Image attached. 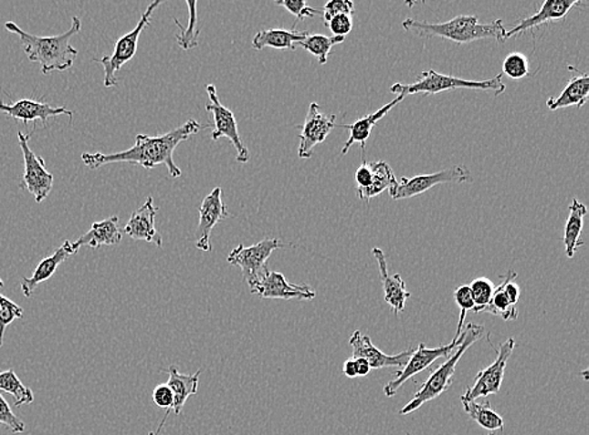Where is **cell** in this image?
<instances>
[{
	"label": "cell",
	"instance_id": "obj_9",
	"mask_svg": "<svg viewBox=\"0 0 589 435\" xmlns=\"http://www.w3.org/2000/svg\"><path fill=\"white\" fill-rule=\"evenodd\" d=\"M290 246V243H284L279 239H266L259 241L256 245L246 247L239 245L236 247L227 256V263L230 265L239 266L242 270L244 280L247 285L253 284L264 270L267 269V263L276 250Z\"/></svg>",
	"mask_w": 589,
	"mask_h": 435
},
{
	"label": "cell",
	"instance_id": "obj_21",
	"mask_svg": "<svg viewBox=\"0 0 589 435\" xmlns=\"http://www.w3.org/2000/svg\"><path fill=\"white\" fill-rule=\"evenodd\" d=\"M77 253H79V250H76L73 243L69 240L65 241V243L59 249H57L53 255L46 257L38 264L31 277H23L21 283L23 295L31 297L39 284L46 283L47 280L51 279L59 265L65 263L69 256L76 255Z\"/></svg>",
	"mask_w": 589,
	"mask_h": 435
},
{
	"label": "cell",
	"instance_id": "obj_35",
	"mask_svg": "<svg viewBox=\"0 0 589 435\" xmlns=\"http://www.w3.org/2000/svg\"><path fill=\"white\" fill-rule=\"evenodd\" d=\"M503 73L509 78L519 80L525 78L531 73L529 59L521 53L514 52L505 57L503 62Z\"/></svg>",
	"mask_w": 589,
	"mask_h": 435
},
{
	"label": "cell",
	"instance_id": "obj_44",
	"mask_svg": "<svg viewBox=\"0 0 589 435\" xmlns=\"http://www.w3.org/2000/svg\"><path fill=\"white\" fill-rule=\"evenodd\" d=\"M343 374L347 378H350V379H353V378L357 377L356 360H354L353 357L352 359L344 361Z\"/></svg>",
	"mask_w": 589,
	"mask_h": 435
},
{
	"label": "cell",
	"instance_id": "obj_40",
	"mask_svg": "<svg viewBox=\"0 0 589 435\" xmlns=\"http://www.w3.org/2000/svg\"><path fill=\"white\" fill-rule=\"evenodd\" d=\"M0 426H5L12 433H23L26 430V424L13 413L2 394H0Z\"/></svg>",
	"mask_w": 589,
	"mask_h": 435
},
{
	"label": "cell",
	"instance_id": "obj_47",
	"mask_svg": "<svg viewBox=\"0 0 589 435\" xmlns=\"http://www.w3.org/2000/svg\"><path fill=\"white\" fill-rule=\"evenodd\" d=\"M149 435H157V434L153 433V431H150Z\"/></svg>",
	"mask_w": 589,
	"mask_h": 435
},
{
	"label": "cell",
	"instance_id": "obj_20",
	"mask_svg": "<svg viewBox=\"0 0 589 435\" xmlns=\"http://www.w3.org/2000/svg\"><path fill=\"white\" fill-rule=\"evenodd\" d=\"M373 254L374 259L377 261L378 269H380L381 280H383L384 291V301L391 306L394 313L398 316V313L405 310L407 300L410 299V291H407L406 284H405L400 274H394V275L388 274L387 261L384 251L378 249V247H373Z\"/></svg>",
	"mask_w": 589,
	"mask_h": 435
},
{
	"label": "cell",
	"instance_id": "obj_14",
	"mask_svg": "<svg viewBox=\"0 0 589 435\" xmlns=\"http://www.w3.org/2000/svg\"><path fill=\"white\" fill-rule=\"evenodd\" d=\"M336 126V116L324 115L318 103H310L300 135L298 156L303 160L310 159L314 147L323 143Z\"/></svg>",
	"mask_w": 589,
	"mask_h": 435
},
{
	"label": "cell",
	"instance_id": "obj_42",
	"mask_svg": "<svg viewBox=\"0 0 589 435\" xmlns=\"http://www.w3.org/2000/svg\"><path fill=\"white\" fill-rule=\"evenodd\" d=\"M326 26L333 33V36L346 38L353 28V16L348 15L336 16Z\"/></svg>",
	"mask_w": 589,
	"mask_h": 435
},
{
	"label": "cell",
	"instance_id": "obj_36",
	"mask_svg": "<svg viewBox=\"0 0 589 435\" xmlns=\"http://www.w3.org/2000/svg\"><path fill=\"white\" fill-rule=\"evenodd\" d=\"M22 307L0 294V347H3L6 326H11L13 321L16 319H22Z\"/></svg>",
	"mask_w": 589,
	"mask_h": 435
},
{
	"label": "cell",
	"instance_id": "obj_23",
	"mask_svg": "<svg viewBox=\"0 0 589 435\" xmlns=\"http://www.w3.org/2000/svg\"><path fill=\"white\" fill-rule=\"evenodd\" d=\"M406 98L405 96H397L396 98L391 100L390 103L384 105L383 109L376 110V112L371 113L363 117V119H357L356 122H353L352 125H342V129L350 130V137H348L347 142L344 143L342 152L341 155H347L348 150L354 145V143H361V149L363 152L366 150V143L368 139H370L371 132L373 129L376 126L378 120L383 119L384 116L390 112L394 107H396L398 103L403 102Z\"/></svg>",
	"mask_w": 589,
	"mask_h": 435
},
{
	"label": "cell",
	"instance_id": "obj_34",
	"mask_svg": "<svg viewBox=\"0 0 589 435\" xmlns=\"http://www.w3.org/2000/svg\"><path fill=\"white\" fill-rule=\"evenodd\" d=\"M468 287H470L471 296L474 300V313H484L493 297L495 290L493 281L487 279V277H478V279L471 281Z\"/></svg>",
	"mask_w": 589,
	"mask_h": 435
},
{
	"label": "cell",
	"instance_id": "obj_29",
	"mask_svg": "<svg viewBox=\"0 0 589 435\" xmlns=\"http://www.w3.org/2000/svg\"><path fill=\"white\" fill-rule=\"evenodd\" d=\"M465 411L471 419L488 431L504 430V419L491 408L489 401L478 403L477 400L463 404Z\"/></svg>",
	"mask_w": 589,
	"mask_h": 435
},
{
	"label": "cell",
	"instance_id": "obj_8",
	"mask_svg": "<svg viewBox=\"0 0 589 435\" xmlns=\"http://www.w3.org/2000/svg\"><path fill=\"white\" fill-rule=\"evenodd\" d=\"M515 349L514 337H509L497 350V359L485 369L479 371L473 386L468 387L467 391L460 397L461 403H470L479 398L494 396L500 391L505 376L507 364Z\"/></svg>",
	"mask_w": 589,
	"mask_h": 435
},
{
	"label": "cell",
	"instance_id": "obj_3",
	"mask_svg": "<svg viewBox=\"0 0 589 435\" xmlns=\"http://www.w3.org/2000/svg\"><path fill=\"white\" fill-rule=\"evenodd\" d=\"M403 26L407 32H413L423 38L438 36L458 45L480 39H495L504 43L505 35H507V28L500 19L484 25L479 22L478 16H458L444 23H426L423 20L407 18L404 20Z\"/></svg>",
	"mask_w": 589,
	"mask_h": 435
},
{
	"label": "cell",
	"instance_id": "obj_1",
	"mask_svg": "<svg viewBox=\"0 0 589 435\" xmlns=\"http://www.w3.org/2000/svg\"><path fill=\"white\" fill-rule=\"evenodd\" d=\"M202 125L195 119H189L183 126L170 130L163 136L137 135L135 145L122 152L110 153H83V163L89 169L96 170L109 163H133L150 170L159 165H165L170 176L176 179L182 176V170L174 162V150L180 143L193 135L199 133Z\"/></svg>",
	"mask_w": 589,
	"mask_h": 435
},
{
	"label": "cell",
	"instance_id": "obj_46",
	"mask_svg": "<svg viewBox=\"0 0 589 435\" xmlns=\"http://www.w3.org/2000/svg\"><path fill=\"white\" fill-rule=\"evenodd\" d=\"M2 287H5V283H3V280L0 279V289H2Z\"/></svg>",
	"mask_w": 589,
	"mask_h": 435
},
{
	"label": "cell",
	"instance_id": "obj_24",
	"mask_svg": "<svg viewBox=\"0 0 589 435\" xmlns=\"http://www.w3.org/2000/svg\"><path fill=\"white\" fill-rule=\"evenodd\" d=\"M310 32H298V30L288 29H266L259 30L254 36L252 47L256 50L264 48L296 50L297 43L302 42Z\"/></svg>",
	"mask_w": 589,
	"mask_h": 435
},
{
	"label": "cell",
	"instance_id": "obj_16",
	"mask_svg": "<svg viewBox=\"0 0 589 435\" xmlns=\"http://www.w3.org/2000/svg\"><path fill=\"white\" fill-rule=\"evenodd\" d=\"M350 346L353 349V359H364L370 364L371 369H384V368H400L403 369L410 359L413 349L401 351L397 356H387L384 351L373 346V340L368 336H363L360 330L354 331L350 337Z\"/></svg>",
	"mask_w": 589,
	"mask_h": 435
},
{
	"label": "cell",
	"instance_id": "obj_19",
	"mask_svg": "<svg viewBox=\"0 0 589 435\" xmlns=\"http://www.w3.org/2000/svg\"><path fill=\"white\" fill-rule=\"evenodd\" d=\"M156 212L157 209L153 206V199L149 197L140 209L133 211L123 233L133 240L153 243L162 247L163 237L155 227Z\"/></svg>",
	"mask_w": 589,
	"mask_h": 435
},
{
	"label": "cell",
	"instance_id": "obj_6",
	"mask_svg": "<svg viewBox=\"0 0 589 435\" xmlns=\"http://www.w3.org/2000/svg\"><path fill=\"white\" fill-rule=\"evenodd\" d=\"M163 5L162 0H155L152 5L147 6L145 12L142 13V19L139 20L135 28L127 35L122 36L121 38L117 40L115 50L111 56L102 57L101 59H96L105 69V79L103 85L106 88L117 86V72L126 65L129 60H131L136 55L137 45H139L140 36L147 26L152 25V16L155 12L157 6Z\"/></svg>",
	"mask_w": 589,
	"mask_h": 435
},
{
	"label": "cell",
	"instance_id": "obj_39",
	"mask_svg": "<svg viewBox=\"0 0 589 435\" xmlns=\"http://www.w3.org/2000/svg\"><path fill=\"white\" fill-rule=\"evenodd\" d=\"M276 5L284 6L290 15L296 16L297 23L306 18H313L321 13L320 10L308 5L304 0H278Z\"/></svg>",
	"mask_w": 589,
	"mask_h": 435
},
{
	"label": "cell",
	"instance_id": "obj_27",
	"mask_svg": "<svg viewBox=\"0 0 589 435\" xmlns=\"http://www.w3.org/2000/svg\"><path fill=\"white\" fill-rule=\"evenodd\" d=\"M589 96V77L575 76L569 80L557 98H549L547 107L551 110L567 109V107H584Z\"/></svg>",
	"mask_w": 589,
	"mask_h": 435
},
{
	"label": "cell",
	"instance_id": "obj_13",
	"mask_svg": "<svg viewBox=\"0 0 589 435\" xmlns=\"http://www.w3.org/2000/svg\"><path fill=\"white\" fill-rule=\"evenodd\" d=\"M250 293L262 297V299L273 300H313L316 297V291L307 284L304 285H294L287 280L282 273L278 271L264 270L262 275L258 277L253 284H250Z\"/></svg>",
	"mask_w": 589,
	"mask_h": 435
},
{
	"label": "cell",
	"instance_id": "obj_4",
	"mask_svg": "<svg viewBox=\"0 0 589 435\" xmlns=\"http://www.w3.org/2000/svg\"><path fill=\"white\" fill-rule=\"evenodd\" d=\"M483 334L484 326L468 323L463 333H461L460 344L455 347L453 354L447 357L443 366L438 367L436 370L430 374V377L415 394L413 400L408 401L406 406L401 409V416L414 413V411L420 409L424 404L436 399L441 394L445 393L453 384L455 370H457L458 361L463 357L465 351H468V347L480 340Z\"/></svg>",
	"mask_w": 589,
	"mask_h": 435
},
{
	"label": "cell",
	"instance_id": "obj_45",
	"mask_svg": "<svg viewBox=\"0 0 589 435\" xmlns=\"http://www.w3.org/2000/svg\"><path fill=\"white\" fill-rule=\"evenodd\" d=\"M356 360L357 367V377H366L370 374L371 369L370 364L367 363L364 359H354Z\"/></svg>",
	"mask_w": 589,
	"mask_h": 435
},
{
	"label": "cell",
	"instance_id": "obj_30",
	"mask_svg": "<svg viewBox=\"0 0 589 435\" xmlns=\"http://www.w3.org/2000/svg\"><path fill=\"white\" fill-rule=\"evenodd\" d=\"M0 390L11 394L15 398L16 408L25 406V404H32L35 400L31 388L26 387L13 369L0 370Z\"/></svg>",
	"mask_w": 589,
	"mask_h": 435
},
{
	"label": "cell",
	"instance_id": "obj_22",
	"mask_svg": "<svg viewBox=\"0 0 589 435\" xmlns=\"http://www.w3.org/2000/svg\"><path fill=\"white\" fill-rule=\"evenodd\" d=\"M123 230L120 227V220L117 216L110 217L100 223H93L91 229L87 231L85 235L79 240L73 241L76 250L82 246H89L92 249H99L103 245H119L121 243Z\"/></svg>",
	"mask_w": 589,
	"mask_h": 435
},
{
	"label": "cell",
	"instance_id": "obj_17",
	"mask_svg": "<svg viewBox=\"0 0 589 435\" xmlns=\"http://www.w3.org/2000/svg\"><path fill=\"white\" fill-rule=\"evenodd\" d=\"M0 113L11 117L13 119L21 120V122H37L41 120L43 125H47V120L52 117L66 115L72 119V110L67 109L66 107H52L46 102H39L35 99H19L11 105L0 100Z\"/></svg>",
	"mask_w": 589,
	"mask_h": 435
},
{
	"label": "cell",
	"instance_id": "obj_5",
	"mask_svg": "<svg viewBox=\"0 0 589 435\" xmlns=\"http://www.w3.org/2000/svg\"><path fill=\"white\" fill-rule=\"evenodd\" d=\"M503 73L494 77V78L484 80H470L458 78V77L441 75L434 69H426L421 72L417 79L410 85H396L391 86V92L397 96H410L417 95V93H424V95H436V93L445 92V90H455L461 88L474 89V90H493L495 96L504 93L507 86L501 82Z\"/></svg>",
	"mask_w": 589,
	"mask_h": 435
},
{
	"label": "cell",
	"instance_id": "obj_25",
	"mask_svg": "<svg viewBox=\"0 0 589 435\" xmlns=\"http://www.w3.org/2000/svg\"><path fill=\"white\" fill-rule=\"evenodd\" d=\"M587 215V206L581 201L574 199L569 206V216L564 227V246L565 255L572 259L577 253L579 247L584 245L582 240V231H584V220Z\"/></svg>",
	"mask_w": 589,
	"mask_h": 435
},
{
	"label": "cell",
	"instance_id": "obj_2",
	"mask_svg": "<svg viewBox=\"0 0 589 435\" xmlns=\"http://www.w3.org/2000/svg\"><path fill=\"white\" fill-rule=\"evenodd\" d=\"M5 29L19 36L26 58L31 62L41 63L43 75H49L53 70L63 72L71 68L76 57L79 56V50L71 45L72 36L82 29V22L79 16H73L71 28L59 36L29 35L13 22H6Z\"/></svg>",
	"mask_w": 589,
	"mask_h": 435
},
{
	"label": "cell",
	"instance_id": "obj_15",
	"mask_svg": "<svg viewBox=\"0 0 589 435\" xmlns=\"http://www.w3.org/2000/svg\"><path fill=\"white\" fill-rule=\"evenodd\" d=\"M199 212V225H197L195 233L196 247L199 250L209 253V251H212L210 235H212L214 227L230 216L226 203L223 201V190L220 187H216L203 200Z\"/></svg>",
	"mask_w": 589,
	"mask_h": 435
},
{
	"label": "cell",
	"instance_id": "obj_48",
	"mask_svg": "<svg viewBox=\"0 0 589 435\" xmlns=\"http://www.w3.org/2000/svg\"><path fill=\"white\" fill-rule=\"evenodd\" d=\"M488 435H494L493 433H489Z\"/></svg>",
	"mask_w": 589,
	"mask_h": 435
},
{
	"label": "cell",
	"instance_id": "obj_12",
	"mask_svg": "<svg viewBox=\"0 0 589 435\" xmlns=\"http://www.w3.org/2000/svg\"><path fill=\"white\" fill-rule=\"evenodd\" d=\"M460 341L461 336L458 340L453 339L451 344H448V346L426 347L424 343H421L417 349L414 350L413 354H411L406 366H405L400 371H397V373L394 374V379L388 381L386 386L384 387V396L387 398L396 396L397 391L400 390L401 388L404 387V384L407 383L411 378H414L416 374L427 369L428 367L433 366L435 361L440 359V357H450L451 354H453L455 347L460 344Z\"/></svg>",
	"mask_w": 589,
	"mask_h": 435
},
{
	"label": "cell",
	"instance_id": "obj_28",
	"mask_svg": "<svg viewBox=\"0 0 589 435\" xmlns=\"http://www.w3.org/2000/svg\"><path fill=\"white\" fill-rule=\"evenodd\" d=\"M373 172V185L366 190L357 191V197L364 202H370L371 199L381 195L384 191L390 189L391 185L396 181L391 166L384 161H377L371 163Z\"/></svg>",
	"mask_w": 589,
	"mask_h": 435
},
{
	"label": "cell",
	"instance_id": "obj_32",
	"mask_svg": "<svg viewBox=\"0 0 589 435\" xmlns=\"http://www.w3.org/2000/svg\"><path fill=\"white\" fill-rule=\"evenodd\" d=\"M186 5L189 6V25H187L186 28H184L182 23L176 18L174 20H175L176 26L182 30L180 35L176 36L177 45L184 50H190L196 48L197 45H199L197 36L200 35V30L197 29V3L195 0H192V2H187Z\"/></svg>",
	"mask_w": 589,
	"mask_h": 435
},
{
	"label": "cell",
	"instance_id": "obj_11",
	"mask_svg": "<svg viewBox=\"0 0 589 435\" xmlns=\"http://www.w3.org/2000/svg\"><path fill=\"white\" fill-rule=\"evenodd\" d=\"M36 125L32 133L25 135L18 132V142L25 160V175H23L22 189H26L35 196L36 202L41 203L51 193L53 187V175L46 169V162L42 157L35 155L29 147V140L35 132Z\"/></svg>",
	"mask_w": 589,
	"mask_h": 435
},
{
	"label": "cell",
	"instance_id": "obj_38",
	"mask_svg": "<svg viewBox=\"0 0 589 435\" xmlns=\"http://www.w3.org/2000/svg\"><path fill=\"white\" fill-rule=\"evenodd\" d=\"M153 403L156 404L157 407L163 408V409H166L165 417H163L162 424H160L159 428H157V433H159V431L162 430L163 424H165L167 418H169L170 413H172V410H173V406H174L173 390L170 389V387L167 386V384H160V386H157L155 389H153Z\"/></svg>",
	"mask_w": 589,
	"mask_h": 435
},
{
	"label": "cell",
	"instance_id": "obj_10",
	"mask_svg": "<svg viewBox=\"0 0 589 435\" xmlns=\"http://www.w3.org/2000/svg\"><path fill=\"white\" fill-rule=\"evenodd\" d=\"M206 90L207 96H209V102L206 103L205 107L207 112L212 113L214 119L212 140H217L222 139V137H226L236 147L237 162L247 163L250 160L249 150L244 145V140H242V136H240L239 129H237V123L233 110L222 105L219 97H217L216 86L207 85Z\"/></svg>",
	"mask_w": 589,
	"mask_h": 435
},
{
	"label": "cell",
	"instance_id": "obj_26",
	"mask_svg": "<svg viewBox=\"0 0 589 435\" xmlns=\"http://www.w3.org/2000/svg\"><path fill=\"white\" fill-rule=\"evenodd\" d=\"M169 373V380L167 386L174 393V406L173 410L176 416L182 413L184 406H185L187 398L194 396L197 393V387H199V377L202 370H197L195 374H180L176 367H170L167 369Z\"/></svg>",
	"mask_w": 589,
	"mask_h": 435
},
{
	"label": "cell",
	"instance_id": "obj_33",
	"mask_svg": "<svg viewBox=\"0 0 589 435\" xmlns=\"http://www.w3.org/2000/svg\"><path fill=\"white\" fill-rule=\"evenodd\" d=\"M485 313L493 314L495 316H500L505 321H513L518 319L517 306H514L505 294L503 281L500 285L495 287L493 297L489 304Z\"/></svg>",
	"mask_w": 589,
	"mask_h": 435
},
{
	"label": "cell",
	"instance_id": "obj_31",
	"mask_svg": "<svg viewBox=\"0 0 589 435\" xmlns=\"http://www.w3.org/2000/svg\"><path fill=\"white\" fill-rule=\"evenodd\" d=\"M344 40L346 38H342V36L308 35L306 39L302 40V42H298L297 46L316 57L320 65H326L331 50L334 46L343 43Z\"/></svg>",
	"mask_w": 589,
	"mask_h": 435
},
{
	"label": "cell",
	"instance_id": "obj_7",
	"mask_svg": "<svg viewBox=\"0 0 589 435\" xmlns=\"http://www.w3.org/2000/svg\"><path fill=\"white\" fill-rule=\"evenodd\" d=\"M471 181L473 176L467 167L454 166L430 175L415 176L413 179L403 177L400 181H394L388 191H390L391 199L406 200L421 195L437 185L471 182Z\"/></svg>",
	"mask_w": 589,
	"mask_h": 435
},
{
	"label": "cell",
	"instance_id": "obj_43",
	"mask_svg": "<svg viewBox=\"0 0 589 435\" xmlns=\"http://www.w3.org/2000/svg\"><path fill=\"white\" fill-rule=\"evenodd\" d=\"M354 180H356L357 189L356 191H363L368 189L373 185V172L371 163L367 162L366 160L363 161L361 166L358 167L356 171V175H354Z\"/></svg>",
	"mask_w": 589,
	"mask_h": 435
},
{
	"label": "cell",
	"instance_id": "obj_18",
	"mask_svg": "<svg viewBox=\"0 0 589 435\" xmlns=\"http://www.w3.org/2000/svg\"><path fill=\"white\" fill-rule=\"evenodd\" d=\"M581 5V0H547L535 15L521 20L513 29L507 30L505 40L528 32V30L537 28V26L548 25L551 22H558V20L565 18L572 9Z\"/></svg>",
	"mask_w": 589,
	"mask_h": 435
},
{
	"label": "cell",
	"instance_id": "obj_41",
	"mask_svg": "<svg viewBox=\"0 0 589 435\" xmlns=\"http://www.w3.org/2000/svg\"><path fill=\"white\" fill-rule=\"evenodd\" d=\"M354 12H356V9H354V5L350 0H331L323 6L324 25H327L336 16L348 15L353 16Z\"/></svg>",
	"mask_w": 589,
	"mask_h": 435
},
{
	"label": "cell",
	"instance_id": "obj_49",
	"mask_svg": "<svg viewBox=\"0 0 589 435\" xmlns=\"http://www.w3.org/2000/svg\"><path fill=\"white\" fill-rule=\"evenodd\" d=\"M407 435H413V434H408V433H407Z\"/></svg>",
	"mask_w": 589,
	"mask_h": 435
},
{
	"label": "cell",
	"instance_id": "obj_37",
	"mask_svg": "<svg viewBox=\"0 0 589 435\" xmlns=\"http://www.w3.org/2000/svg\"><path fill=\"white\" fill-rule=\"evenodd\" d=\"M454 299L458 309H460V319H458L457 334H455L454 337V340H458L464 330L465 317H467L468 311L474 310L475 306L473 296H471L470 287H468V285L458 286V289L454 291Z\"/></svg>",
	"mask_w": 589,
	"mask_h": 435
}]
</instances>
